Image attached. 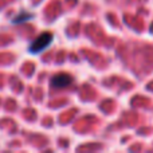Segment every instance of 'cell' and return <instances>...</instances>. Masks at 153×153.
<instances>
[{"label": "cell", "mask_w": 153, "mask_h": 153, "mask_svg": "<svg viewBox=\"0 0 153 153\" xmlns=\"http://www.w3.org/2000/svg\"><path fill=\"white\" fill-rule=\"evenodd\" d=\"M53 39L54 38H53V34H51V32H43V34H40L36 39L32 40L28 50L31 51L32 54H39V53H42V51H45L46 48L51 45Z\"/></svg>", "instance_id": "1"}, {"label": "cell", "mask_w": 153, "mask_h": 153, "mask_svg": "<svg viewBox=\"0 0 153 153\" xmlns=\"http://www.w3.org/2000/svg\"><path fill=\"white\" fill-rule=\"evenodd\" d=\"M149 32H151V34L153 35V23L151 24V27H149Z\"/></svg>", "instance_id": "4"}, {"label": "cell", "mask_w": 153, "mask_h": 153, "mask_svg": "<svg viewBox=\"0 0 153 153\" xmlns=\"http://www.w3.org/2000/svg\"><path fill=\"white\" fill-rule=\"evenodd\" d=\"M31 18H32V15H30V13H27V12H22V13H19V15L16 16V18H13V19H12V23H13V24L24 23V22L30 20Z\"/></svg>", "instance_id": "3"}, {"label": "cell", "mask_w": 153, "mask_h": 153, "mask_svg": "<svg viewBox=\"0 0 153 153\" xmlns=\"http://www.w3.org/2000/svg\"><path fill=\"white\" fill-rule=\"evenodd\" d=\"M73 83V78L71 75L66 74V73H59V74L54 75L51 79V86L54 89H65L69 85Z\"/></svg>", "instance_id": "2"}]
</instances>
